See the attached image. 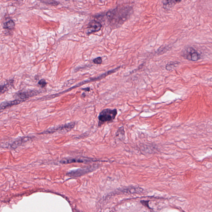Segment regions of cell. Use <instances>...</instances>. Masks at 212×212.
<instances>
[{
	"label": "cell",
	"mask_w": 212,
	"mask_h": 212,
	"mask_svg": "<svg viewBox=\"0 0 212 212\" xmlns=\"http://www.w3.org/2000/svg\"><path fill=\"white\" fill-rule=\"evenodd\" d=\"M43 3H45L51 5L52 6H57L59 4V3L56 1H43Z\"/></svg>",
	"instance_id": "cell-15"
},
{
	"label": "cell",
	"mask_w": 212,
	"mask_h": 212,
	"mask_svg": "<svg viewBox=\"0 0 212 212\" xmlns=\"http://www.w3.org/2000/svg\"><path fill=\"white\" fill-rule=\"evenodd\" d=\"M101 28L102 24L100 22L96 20H93L88 24L86 33L87 34H91L93 32H98L100 30Z\"/></svg>",
	"instance_id": "cell-6"
},
{
	"label": "cell",
	"mask_w": 212,
	"mask_h": 212,
	"mask_svg": "<svg viewBox=\"0 0 212 212\" xmlns=\"http://www.w3.org/2000/svg\"><path fill=\"white\" fill-rule=\"evenodd\" d=\"M15 24L13 20H10L4 23L3 28L4 29H11L14 28Z\"/></svg>",
	"instance_id": "cell-13"
},
{
	"label": "cell",
	"mask_w": 212,
	"mask_h": 212,
	"mask_svg": "<svg viewBox=\"0 0 212 212\" xmlns=\"http://www.w3.org/2000/svg\"><path fill=\"white\" fill-rule=\"evenodd\" d=\"M180 63L177 61H173L169 63L166 66V69L167 70H172L174 68L176 67Z\"/></svg>",
	"instance_id": "cell-12"
},
{
	"label": "cell",
	"mask_w": 212,
	"mask_h": 212,
	"mask_svg": "<svg viewBox=\"0 0 212 212\" xmlns=\"http://www.w3.org/2000/svg\"><path fill=\"white\" fill-rule=\"evenodd\" d=\"M96 161H98V160L90 158H75L62 159L61 160L60 163L63 164H68L72 163H85Z\"/></svg>",
	"instance_id": "cell-5"
},
{
	"label": "cell",
	"mask_w": 212,
	"mask_h": 212,
	"mask_svg": "<svg viewBox=\"0 0 212 212\" xmlns=\"http://www.w3.org/2000/svg\"><path fill=\"white\" fill-rule=\"evenodd\" d=\"M141 203H142V204H143V205H144V206H147V207H149V205H148V203H149V202L144 201H141Z\"/></svg>",
	"instance_id": "cell-18"
},
{
	"label": "cell",
	"mask_w": 212,
	"mask_h": 212,
	"mask_svg": "<svg viewBox=\"0 0 212 212\" xmlns=\"http://www.w3.org/2000/svg\"><path fill=\"white\" fill-rule=\"evenodd\" d=\"M90 88H85V89H82V90H87V91H89V90H90Z\"/></svg>",
	"instance_id": "cell-19"
},
{
	"label": "cell",
	"mask_w": 212,
	"mask_h": 212,
	"mask_svg": "<svg viewBox=\"0 0 212 212\" xmlns=\"http://www.w3.org/2000/svg\"><path fill=\"white\" fill-rule=\"evenodd\" d=\"M117 114L116 109H105L100 113L98 116L99 126L105 123L112 121L115 118Z\"/></svg>",
	"instance_id": "cell-2"
},
{
	"label": "cell",
	"mask_w": 212,
	"mask_h": 212,
	"mask_svg": "<svg viewBox=\"0 0 212 212\" xmlns=\"http://www.w3.org/2000/svg\"><path fill=\"white\" fill-rule=\"evenodd\" d=\"M31 138V137H24L19 138L16 141H14L10 145V149H12L13 150H14L19 146H21L23 143H25V142L29 141Z\"/></svg>",
	"instance_id": "cell-9"
},
{
	"label": "cell",
	"mask_w": 212,
	"mask_h": 212,
	"mask_svg": "<svg viewBox=\"0 0 212 212\" xmlns=\"http://www.w3.org/2000/svg\"><path fill=\"white\" fill-rule=\"evenodd\" d=\"M132 10L130 6L117 7L113 10L108 12L106 16L112 25L118 27L122 25L127 20Z\"/></svg>",
	"instance_id": "cell-1"
},
{
	"label": "cell",
	"mask_w": 212,
	"mask_h": 212,
	"mask_svg": "<svg viewBox=\"0 0 212 212\" xmlns=\"http://www.w3.org/2000/svg\"><path fill=\"white\" fill-rule=\"evenodd\" d=\"M47 83L45 79H41L38 82V85H40L42 88H44L47 85Z\"/></svg>",
	"instance_id": "cell-16"
},
{
	"label": "cell",
	"mask_w": 212,
	"mask_h": 212,
	"mask_svg": "<svg viewBox=\"0 0 212 212\" xmlns=\"http://www.w3.org/2000/svg\"><path fill=\"white\" fill-rule=\"evenodd\" d=\"M24 101V100H21V99H18L13 101H6V102H3L1 104V107H0L1 111L2 112L3 110L9 107H11L13 106L19 105V104L21 103Z\"/></svg>",
	"instance_id": "cell-7"
},
{
	"label": "cell",
	"mask_w": 212,
	"mask_h": 212,
	"mask_svg": "<svg viewBox=\"0 0 212 212\" xmlns=\"http://www.w3.org/2000/svg\"><path fill=\"white\" fill-rule=\"evenodd\" d=\"M179 1H163L164 8L165 9H169L175 5L177 3L180 2Z\"/></svg>",
	"instance_id": "cell-11"
},
{
	"label": "cell",
	"mask_w": 212,
	"mask_h": 212,
	"mask_svg": "<svg viewBox=\"0 0 212 212\" xmlns=\"http://www.w3.org/2000/svg\"><path fill=\"white\" fill-rule=\"evenodd\" d=\"M37 91H26V92H20L17 94L18 99H21L25 101L27 99L30 97H33L37 95Z\"/></svg>",
	"instance_id": "cell-8"
},
{
	"label": "cell",
	"mask_w": 212,
	"mask_h": 212,
	"mask_svg": "<svg viewBox=\"0 0 212 212\" xmlns=\"http://www.w3.org/2000/svg\"><path fill=\"white\" fill-rule=\"evenodd\" d=\"M91 169L87 168L83 169H78L76 170L72 171L67 174L69 176H80L85 174L87 173L91 170Z\"/></svg>",
	"instance_id": "cell-10"
},
{
	"label": "cell",
	"mask_w": 212,
	"mask_h": 212,
	"mask_svg": "<svg viewBox=\"0 0 212 212\" xmlns=\"http://www.w3.org/2000/svg\"><path fill=\"white\" fill-rule=\"evenodd\" d=\"M75 124V122L69 123L67 124L63 125H62L61 126H58V127L49 128L47 130L44 131V132H41L40 134H51V133H54V132H57V131L60 133H65L69 132L72 130L74 127Z\"/></svg>",
	"instance_id": "cell-3"
},
{
	"label": "cell",
	"mask_w": 212,
	"mask_h": 212,
	"mask_svg": "<svg viewBox=\"0 0 212 212\" xmlns=\"http://www.w3.org/2000/svg\"><path fill=\"white\" fill-rule=\"evenodd\" d=\"M182 56L184 59L193 61H197L201 57L200 54L191 47H188L183 49L182 52Z\"/></svg>",
	"instance_id": "cell-4"
},
{
	"label": "cell",
	"mask_w": 212,
	"mask_h": 212,
	"mask_svg": "<svg viewBox=\"0 0 212 212\" xmlns=\"http://www.w3.org/2000/svg\"><path fill=\"white\" fill-rule=\"evenodd\" d=\"M141 188H139L138 189V188H130L129 189L126 190L125 191H124L125 193H130V194H132V193H138V192H141Z\"/></svg>",
	"instance_id": "cell-14"
},
{
	"label": "cell",
	"mask_w": 212,
	"mask_h": 212,
	"mask_svg": "<svg viewBox=\"0 0 212 212\" xmlns=\"http://www.w3.org/2000/svg\"><path fill=\"white\" fill-rule=\"evenodd\" d=\"M93 62H94V63L95 64H100L102 63V58H101V57H99L94 59L93 60Z\"/></svg>",
	"instance_id": "cell-17"
}]
</instances>
